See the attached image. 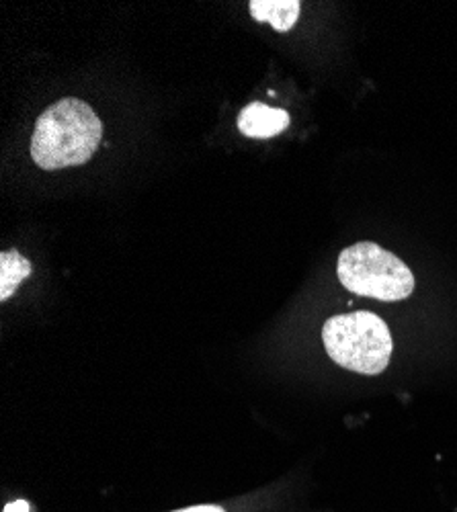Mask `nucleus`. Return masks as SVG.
<instances>
[{
  "label": "nucleus",
  "mask_w": 457,
  "mask_h": 512,
  "mask_svg": "<svg viewBox=\"0 0 457 512\" xmlns=\"http://www.w3.org/2000/svg\"><path fill=\"white\" fill-rule=\"evenodd\" d=\"M253 19L267 21L273 29L285 33L292 29L300 17V3L298 0H253L251 5Z\"/></svg>",
  "instance_id": "nucleus-5"
},
{
  "label": "nucleus",
  "mask_w": 457,
  "mask_h": 512,
  "mask_svg": "<svg viewBox=\"0 0 457 512\" xmlns=\"http://www.w3.org/2000/svg\"><path fill=\"white\" fill-rule=\"evenodd\" d=\"M289 113L263 103H253L242 109L238 117V130L246 138H273L289 127Z\"/></svg>",
  "instance_id": "nucleus-4"
},
{
  "label": "nucleus",
  "mask_w": 457,
  "mask_h": 512,
  "mask_svg": "<svg viewBox=\"0 0 457 512\" xmlns=\"http://www.w3.org/2000/svg\"><path fill=\"white\" fill-rule=\"evenodd\" d=\"M175 512H226L220 506L214 504H205V506H191V508H183V510H175Z\"/></svg>",
  "instance_id": "nucleus-7"
},
{
  "label": "nucleus",
  "mask_w": 457,
  "mask_h": 512,
  "mask_svg": "<svg viewBox=\"0 0 457 512\" xmlns=\"http://www.w3.org/2000/svg\"><path fill=\"white\" fill-rule=\"evenodd\" d=\"M5 512H29V502L25 500H15L5 506Z\"/></svg>",
  "instance_id": "nucleus-8"
},
{
  "label": "nucleus",
  "mask_w": 457,
  "mask_h": 512,
  "mask_svg": "<svg viewBox=\"0 0 457 512\" xmlns=\"http://www.w3.org/2000/svg\"><path fill=\"white\" fill-rule=\"evenodd\" d=\"M31 275V263L17 252L7 250L0 254V300L7 302L17 291L23 279Z\"/></svg>",
  "instance_id": "nucleus-6"
},
{
  "label": "nucleus",
  "mask_w": 457,
  "mask_h": 512,
  "mask_svg": "<svg viewBox=\"0 0 457 512\" xmlns=\"http://www.w3.org/2000/svg\"><path fill=\"white\" fill-rule=\"evenodd\" d=\"M103 138V123L93 107L78 99H62L39 115L31 158L44 170L80 166L93 158Z\"/></svg>",
  "instance_id": "nucleus-1"
},
{
  "label": "nucleus",
  "mask_w": 457,
  "mask_h": 512,
  "mask_svg": "<svg viewBox=\"0 0 457 512\" xmlns=\"http://www.w3.org/2000/svg\"><path fill=\"white\" fill-rule=\"evenodd\" d=\"M322 340L332 361L363 375L382 373L394 347L386 322L371 312L330 318L322 328Z\"/></svg>",
  "instance_id": "nucleus-2"
},
{
  "label": "nucleus",
  "mask_w": 457,
  "mask_h": 512,
  "mask_svg": "<svg viewBox=\"0 0 457 512\" xmlns=\"http://www.w3.org/2000/svg\"><path fill=\"white\" fill-rule=\"evenodd\" d=\"M339 279L349 291L382 302H400L414 289L412 271L376 242H359L339 256Z\"/></svg>",
  "instance_id": "nucleus-3"
}]
</instances>
